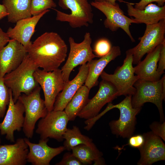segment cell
Returning <instances> with one entry per match:
<instances>
[{"instance_id":"cell-35","label":"cell","mask_w":165,"mask_h":165,"mask_svg":"<svg viewBox=\"0 0 165 165\" xmlns=\"http://www.w3.org/2000/svg\"><path fill=\"white\" fill-rule=\"evenodd\" d=\"M153 2H156L158 6H162L164 5L165 0H141L135 4L134 7L139 10H143L147 5Z\"/></svg>"},{"instance_id":"cell-1","label":"cell","mask_w":165,"mask_h":165,"mask_svg":"<svg viewBox=\"0 0 165 165\" xmlns=\"http://www.w3.org/2000/svg\"><path fill=\"white\" fill-rule=\"evenodd\" d=\"M67 45L57 33L46 32L37 38L27 50L31 60L48 72L59 68L67 56Z\"/></svg>"},{"instance_id":"cell-17","label":"cell","mask_w":165,"mask_h":165,"mask_svg":"<svg viewBox=\"0 0 165 165\" xmlns=\"http://www.w3.org/2000/svg\"><path fill=\"white\" fill-rule=\"evenodd\" d=\"M24 139L29 148L27 162L33 165H49L54 157L65 150L64 146L56 148L49 146L47 144L49 138H40L38 143L31 142L27 138Z\"/></svg>"},{"instance_id":"cell-19","label":"cell","mask_w":165,"mask_h":165,"mask_svg":"<svg viewBox=\"0 0 165 165\" xmlns=\"http://www.w3.org/2000/svg\"><path fill=\"white\" fill-rule=\"evenodd\" d=\"M24 138H18L14 144L0 145V165H25L29 152Z\"/></svg>"},{"instance_id":"cell-33","label":"cell","mask_w":165,"mask_h":165,"mask_svg":"<svg viewBox=\"0 0 165 165\" xmlns=\"http://www.w3.org/2000/svg\"><path fill=\"white\" fill-rule=\"evenodd\" d=\"M144 140L143 134H138L132 135L129 138L127 145L132 148L139 149L142 146Z\"/></svg>"},{"instance_id":"cell-27","label":"cell","mask_w":165,"mask_h":165,"mask_svg":"<svg viewBox=\"0 0 165 165\" xmlns=\"http://www.w3.org/2000/svg\"><path fill=\"white\" fill-rule=\"evenodd\" d=\"M72 153L83 165L91 164L92 162L103 156L96 146L90 147L84 144H81L73 147Z\"/></svg>"},{"instance_id":"cell-18","label":"cell","mask_w":165,"mask_h":165,"mask_svg":"<svg viewBox=\"0 0 165 165\" xmlns=\"http://www.w3.org/2000/svg\"><path fill=\"white\" fill-rule=\"evenodd\" d=\"M49 11V9H47L37 15L18 21L14 27L9 28L7 31L10 39L16 40L27 50L32 44L31 39L37 24L40 19Z\"/></svg>"},{"instance_id":"cell-15","label":"cell","mask_w":165,"mask_h":165,"mask_svg":"<svg viewBox=\"0 0 165 165\" xmlns=\"http://www.w3.org/2000/svg\"><path fill=\"white\" fill-rule=\"evenodd\" d=\"M145 140L142 146L138 149L140 157L138 165H151L165 160V145L162 139L152 131L143 134Z\"/></svg>"},{"instance_id":"cell-13","label":"cell","mask_w":165,"mask_h":165,"mask_svg":"<svg viewBox=\"0 0 165 165\" xmlns=\"http://www.w3.org/2000/svg\"><path fill=\"white\" fill-rule=\"evenodd\" d=\"M118 96L115 87L110 82L102 79L100 83L96 94L89 100L78 116L86 120L92 118L98 114L106 104L112 102Z\"/></svg>"},{"instance_id":"cell-32","label":"cell","mask_w":165,"mask_h":165,"mask_svg":"<svg viewBox=\"0 0 165 165\" xmlns=\"http://www.w3.org/2000/svg\"><path fill=\"white\" fill-rule=\"evenodd\" d=\"M56 165H83L82 163L74 156L72 153H65L61 160L56 163Z\"/></svg>"},{"instance_id":"cell-37","label":"cell","mask_w":165,"mask_h":165,"mask_svg":"<svg viewBox=\"0 0 165 165\" xmlns=\"http://www.w3.org/2000/svg\"><path fill=\"white\" fill-rule=\"evenodd\" d=\"M8 15L4 5L0 4V20Z\"/></svg>"},{"instance_id":"cell-8","label":"cell","mask_w":165,"mask_h":165,"mask_svg":"<svg viewBox=\"0 0 165 165\" xmlns=\"http://www.w3.org/2000/svg\"><path fill=\"white\" fill-rule=\"evenodd\" d=\"M70 50L66 62L61 69L62 76L65 84L68 82L70 73L76 66L86 64L95 57L91 45L92 42L90 34L86 32L84 39L81 42H75L73 38L68 39Z\"/></svg>"},{"instance_id":"cell-14","label":"cell","mask_w":165,"mask_h":165,"mask_svg":"<svg viewBox=\"0 0 165 165\" xmlns=\"http://www.w3.org/2000/svg\"><path fill=\"white\" fill-rule=\"evenodd\" d=\"M10 98L8 108L4 118L0 123V133L6 135V139L11 142H15L14 132L20 131L23 128L24 122V105L18 99L16 103L13 100L11 91L10 90Z\"/></svg>"},{"instance_id":"cell-6","label":"cell","mask_w":165,"mask_h":165,"mask_svg":"<svg viewBox=\"0 0 165 165\" xmlns=\"http://www.w3.org/2000/svg\"><path fill=\"white\" fill-rule=\"evenodd\" d=\"M41 89L39 85L30 94H23L18 98L23 104L25 110L23 130L28 139L33 136L37 121L45 116L48 112L44 100L41 97Z\"/></svg>"},{"instance_id":"cell-24","label":"cell","mask_w":165,"mask_h":165,"mask_svg":"<svg viewBox=\"0 0 165 165\" xmlns=\"http://www.w3.org/2000/svg\"><path fill=\"white\" fill-rule=\"evenodd\" d=\"M31 0H3L2 4L8 13V21L13 23L31 17Z\"/></svg>"},{"instance_id":"cell-9","label":"cell","mask_w":165,"mask_h":165,"mask_svg":"<svg viewBox=\"0 0 165 165\" xmlns=\"http://www.w3.org/2000/svg\"><path fill=\"white\" fill-rule=\"evenodd\" d=\"M165 19L154 24L146 25L144 34L140 38L138 44L127 51L133 55V64H137L145 54L162 44L165 41Z\"/></svg>"},{"instance_id":"cell-31","label":"cell","mask_w":165,"mask_h":165,"mask_svg":"<svg viewBox=\"0 0 165 165\" xmlns=\"http://www.w3.org/2000/svg\"><path fill=\"white\" fill-rule=\"evenodd\" d=\"M149 128L154 134L165 141V121H154L149 125Z\"/></svg>"},{"instance_id":"cell-4","label":"cell","mask_w":165,"mask_h":165,"mask_svg":"<svg viewBox=\"0 0 165 165\" xmlns=\"http://www.w3.org/2000/svg\"><path fill=\"white\" fill-rule=\"evenodd\" d=\"M131 97L132 95L127 96L122 101L116 105L109 102L105 109L106 112L114 108H117L120 111L119 119L112 120L109 123L112 133L117 137L129 138L134 132L136 116L141 108L133 107Z\"/></svg>"},{"instance_id":"cell-39","label":"cell","mask_w":165,"mask_h":165,"mask_svg":"<svg viewBox=\"0 0 165 165\" xmlns=\"http://www.w3.org/2000/svg\"><path fill=\"white\" fill-rule=\"evenodd\" d=\"M116 0H94V1L97 2H106L110 3L113 5H115L116 3Z\"/></svg>"},{"instance_id":"cell-11","label":"cell","mask_w":165,"mask_h":165,"mask_svg":"<svg viewBox=\"0 0 165 165\" xmlns=\"http://www.w3.org/2000/svg\"><path fill=\"white\" fill-rule=\"evenodd\" d=\"M90 4L105 15L106 18L104 24L105 28L113 32L120 28L126 33L132 42H135L129 27L132 23H138L133 18H130L125 15L117 3L113 5L108 2L92 1Z\"/></svg>"},{"instance_id":"cell-16","label":"cell","mask_w":165,"mask_h":165,"mask_svg":"<svg viewBox=\"0 0 165 165\" xmlns=\"http://www.w3.org/2000/svg\"><path fill=\"white\" fill-rule=\"evenodd\" d=\"M0 50V77L17 68L28 54L26 49L16 40L10 39Z\"/></svg>"},{"instance_id":"cell-29","label":"cell","mask_w":165,"mask_h":165,"mask_svg":"<svg viewBox=\"0 0 165 165\" xmlns=\"http://www.w3.org/2000/svg\"><path fill=\"white\" fill-rule=\"evenodd\" d=\"M10 89L5 85L3 77H0V118L5 116L7 106L9 104Z\"/></svg>"},{"instance_id":"cell-22","label":"cell","mask_w":165,"mask_h":165,"mask_svg":"<svg viewBox=\"0 0 165 165\" xmlns=\"http://www.w3.org/2000/svg\"><path fill=\"white\" fill-rule=\"evenodd\" d=\"M128 15L133 16V19L138 24L146 25L154 24L161 20L165 19V6H160L151 3L147 5L143 10L136 9L133 4L127 2Z\"/></svg>"},{"instance_id":"cell-21","label":"cell","mask_w":165,"mask_h":165,"mask_svg":"<svg viewBox=\"0 0 165 165\" xmlns=\"http://www.w3.org/2000/svg\"><path fill=\"white\" fill-rule=\"evenodd\" d=\"M162 44L147 53L145 59L134 67V73L139 79L156 81L161 79V76L157 73V68Z\"/></svg>"},{"instance_id":"cell-34","label":"cell","mask_w":165,"mask_h":165,"mask_svg":"<svg viewBox=\"0 0 165 165\" xmlns=\"http://www.w3.org/2000/svg\"><path fill=\"white\" fill-rule=\"evenodd\" d=\"M158 62L157 72L161 76L164 73L165 69V41L162 44Z\"/></svg>"},{"instance_id":"cell-40","label":"cell","mask_w":165,"mask_h":165,"mask_svg":"<svg viewBox=\"0 0 165 165\" xmlns=\"http://www.w3.org/2000/svg\"><path fill=\"white\" fill-rule=\"evenodd\" d=\"M1 143V139H0V145Z\"/></svg>"},{"instance_id":"cell-30","label":"cell","mask_w":165,"mask_h":165,"mask_svg":"<svg viewBox=\"0 0 165 165\" xmlns=\"http://www.w3.org/2000/svg\"><path fill=\"white\" fill-rule=\"evenodd\" d=\"M112 48L110 41L107 39L101 38L96 43L94 50L97 57H101L107 54Z\"/></svg>"},{"instance_id":"cell-26","label":"cell","mask_w":165,"mask_h":165,"mask_svg":"<svg viewBox=\"0 0 165 165\" xmlns=\"http://www.w3.org/2000/svg\"><path fill=\"white\" fill-rule=\"evenodd\" d=\"M63 138L65 139L63 146L65 150L68 151L81 144L90 147L95 146L93 142L92 139L82 134L79 127L76 126H73L72 129L67 128L63 135Z\"/></svg>"},{"instance_id":"cell-36","label":"cell","mask_w":165,"mask_h":165,"mask_svg":"<svg viewBox=\"0 0 165 165\" xmlns=\"http://www.w3.org/2000/svg\"><path fill=\"white\" fill-rule=\"evenodd\" d=\"M10 39L6 32H4L0 28V50L5 46Z\"/></svg>"},{"instance_id":"cell-3","label":"cell","mask_w":165,"mask_h":165,"mask_svg":"<svg viewBox=\"0 0 165 165\" xmlns=\"http://www.w3.org/2000/svg\"><path fill=\"white\" fill-rule=\"evenodd\" d=\"M164 75L159 80L151 81L138 79L135 83V93L132 96L131 104L134 108H141L144 104L150 102L155 105L159 111L161 122L165 121L163 101L165 100V94L163 91Z\"/></svg>"},{"instance_id":"cell-10","label":"cell","mask_w":165,"mask_h":165,"mask_svg":"<svg viewBox=\"0 0 165 165\" xmlns=\"http://www.w3.org/2000/svg\"><path fill=\"white\" fill-rule=\"evenodd\" d=\"M33 75L43 91L45 103L48 111L53 110L56 98L65 84L61 69L58 68L48 72L39 68L35 72Z\"/></svg>"},{"instance_id":"cell-28","label":"cell","mask_w":165,"mask_h":165,"mask_svg":"<svg viewBox=\"0 0 165 165\" xmlns=\"http://www.w3.org/2000/svg\"><path fill=\"white\" fill-rule=\"evenodd\" d=\"M57 6L53 0H31L30 12L32 15H37L45 10Z\"/></svg>"},{"instance_id":"cell-7","label":"cell","mask_w":165,"mask_h":165,"mask_svg":"<svg viewBox=\"0 0 165 165\" xmlns=\"http://www.w3.org/2000/svg\"><path fill=\"white\" fill-rule=\"evenodd\" d=\"M126 53L123 64L118 67L113 74H108L103 71L100 75L102 79L110 82L115 87L118 96L133 95L136 91L134 85L139 79L134 75L132 54L127 51Z\"/></svg>"},{"instance_id":"cell-38","label":"cell","mask_w":165,"mask_h":165,"mask_svg":"<svg viewBox=\"0 0 165 165\" xmlns=\"http://www.w3.org/2000/svg\"><path fill=\"white\" fill-rule=\"evenodd\" d=\"M94 165H105V161L104 159L101 157L94 161Z\"/></svg>"},{"instance_id":"cell-20","label":"cell","mask_w":165,"mask_h":165,"mask_svg":"<svg viewBox=\"0 0 165 165\" xmlns=\"http://www.w3.org/2000/svg\"><path fill=\"white\" fill-rule=\"evenodd\" d=\"M87 64L82 65L76 76L66 83L57 96L53 106L54 111H63L79 89L85 82L88 72Z\"/></svg>"},{"instance_id":"cell-2","label":"cell","mask_w":165,"mask_h":165,"mask_svg":"<svg viewBox=\"0 0 165 165\" xmlns=\"http://www.w3.org/2000/svg\"><path fill=\"white\" fill-rule=\"evenodd\" d=\"M38 68L27 54L17 68L3 77L5 85L12 91L15 103L21 93L28 94L39 86L33 75Z\"/></svg>"},{"instance_id":"cell-23","label":"cell","mask_w":165,"mask_h":165,"mask_svg":"<svg viewBox=\"0 0 165 165\" xmlns=\"http://www.w3.org/2000/svg\"><path fill=\"white\" fill-rule=\"evenodd\" d=\"M121 54L119 46L112 47L109 52L106 55L97 60H92L87 62L88 72L85 84L90 90L97 85L98 79L107 64Z\"/></svg>"},{"instance_id":"cell-12","label":"cell","mask_w":165,"mask_h":165,"mask_svg":"<svg viewBox=\"0 0 165 165\" xmlns=\"http://www.w3.org/2000/svg\"><path fill=\"white\" fill-rule=\"evenodd\" d=\"M69 121L64 111L48 112L39 121L36 132L40 135L41 139L50 138L61 142L64 139L63 136Z\"/></svg>"},{"instance_id":"cell-5","label":"cell","mask_w":165,"mask_h":165,"mask_svg":"<svg viewBox=\"0 0 165 165\" xmlns=\"http://www.w3.org/2000/svg\"><path fill=\"white\" fill-rule=\"evenodd\" d=\"M60 7L69 9L70 14L53 8L57 12L56 20L67 22L73 28L87 27L93 22L94 14L91 5L88 0H58Z\"/></svg>"},{"instance_id":"cell-25","label":"cell","mask_w":165,"mask_h":165,"mask_svg":"<svg viewBox=\"0 0 165 165\" xmlns=\"http://www.w3.org/2000/svg\"><path fill=\"white\" fill-rule=\"evenodd\" d=\"M90 90L85 85L82 86L68 103L64 111L69 121H74L87 103Z\"/></svg>"}]
</instances>
